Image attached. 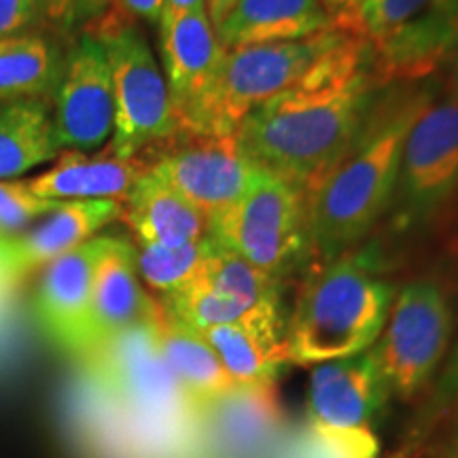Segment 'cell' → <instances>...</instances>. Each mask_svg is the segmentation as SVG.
I'll return each instance as SVG.
<instances>
[{
	"label": "cell",
	"instance_id": "10",
	"mask_svg": "<svg viewBox=\"0 0 458 458\" xmlns=\"http://www.w3.org/2000/svg\"><path fill=\"white\" fill-rule=\"evenodd\" d=\"M88 360L98 371L108 393L148 422H159L168 431H174L187 428L199 418L159 354L148 320Z\"/></svg>",
	"mask_w": 458,
	"mask_h": 458
},
{
	"label": "cell",
	"instance_id": "34",
	"mask_svg": "<svg viewBox=\"0 0 458 458\" xmlns=\"http://www.w3.org/2000/svg\"><path fill=\"white\" fill-rule=\"evenodd\" d=\"M238 0H206V13H208L210 21H213V26L216 28L223 21V17H225L229 11L233 9V4H236Z\"/></svg>",
	"mask_w": 458,
	"mask_h": 458
},
{
	"label": "cell",
	"instance_id": "23",
	"mask_svg": "<svg viewBox=\"0 0 458 458\" xmlns=\"http://www.w3.org/2000/svg\"><path fill=\"white\" fill-rule=\"evenodd\" d=\"M66 54L38 32L0 38V100L54 98Z\"/></svg>",
	"mask_w": 458,
	"mask_h": 458
},
{
	"label": "cell",
	"instance_id": "1",
	"mask_svg": "<svg viewBox=\"0 0 458 458\" xmlns=\"http://www.w3.org/2000/svg\"><path fill=\"white\" fill-rule=\"evenodd\" d=\"M380 88L374 47L344 32L291 88L246 114L236 131L240 147L310 196L351 145Z\"/></svg>",
	"mask_w": 458,
	"mask_h": 458
},
{
	"label": "cell",
	"instance_id": "32",
	"mask_svg": "<svg viewBox=\"0 0 458 458\" xmlns=\"http://www.w3.org/2000/svg\"><path fill=\"white\" fill-rule=\"evenodd\" d=\"M119 9L125 11L131 20H142L156 26L164 11V0H119Z\"/></svg>",
	"mask_w": 458,
	"mask_h": 458
},
{
	"label": "cell",
	"instance_id": "7",
	"mask_svg": "<svg viewBox=\"0 0 458 458\" xmlns=\"http://www.w3.org/2000/svg\"><path fill=\"white\" fill-rule=\"evenodd\" d=\"M458 193V98L445 91L416 119L386 208L394 236H420Z\"/></svg>",
	"mask_w": 458,
	"mask_h": 458
},
{
	"label": "cell",
	"instance_id": "3",
	"mask_svg": "<svg viewBox=\"0 0 458 458\" xmlns=\"http://www.w3.org/2000/svg\"><path fill=\"white\" fill-rule=\"evenodd\" d=\"M393 301L394 286L368 253L348 250L320 263L303 283L284 327L286 360L312 368L371 351Z\"/></svg>",
	"mask_w": 458,
	"mask_h": 458
},
{
	"label": "cell",
	"instance_id": "35",
	"mask_svg": "<svg viewBox=\"0 0 458 458\" xmlns=\"http://www.w3.org/2000/svg\"><path fill=\"white\" fill-rule=\"evenodd\" d=\"M359 3H363V0H320V4H323L325 11L331 15V20L342 13H348V11L357 7Z\"/></svg>",
	"mask_w": 458,
	"mask_h": 458
},
{
	"label": "cell",
	"instance_id": "11",
	"mask_svg": "<svg viewBox=\"0 0 458 458\" xmlns=\"http://www.w3.org/2000/svg\"><path fill=\"white\" fill-rule=\"evenodd\" d=\"M51 113L62 151L96 153L113 139L111 68L100 41L88 30L79 32L66 51Z\"/></svg>",
	"mask_w": 458,
	"mask_h": 458
},
{
	"label": "cell",
	"instance_id": "14",
	"mask_svg": "<svg viewBox=\"0 0 458 458\" xmlns=\"http://www.w3.org/2000/svg\"><path fill=\"white\" fill-rule=\"evenodd\" d=\"M113 236H96L43 267L34 314L43 334L62 351L85 357L94 274Z\"/></svg>",
	"mask_w": 458,
	"mask_h": 458
},
{
	"label": "cell",
	"instance_id": "25",
	"mask_svg": "<svg viewBox=\"0 0 458 458\" xmlns=\"http://www.w3.org/2000/svg\"><path fill=\"white\" fill-rule=\"evenodd\" d=\"M433 0H363L357 7L334 17L337 30L380 47L431 7Z\"/></svg>",
	"mask_w": 458,
	"mask_h": 458
},
{
	"label": "cell",
	"instance_id": "19",
	"mask_svg": "<svg viewBox=\"0 0 458 458\" xmlns=\"http://www.w3.org/2000/svg\"><path fill=\"white\" fill-rule=\"evenodd\" d=\"M122 219L139 244L182 246L208 236V219L148 165L122 199Z\"/></svg>",
	"mask_w": 458,
	"mask_h": 458
},
{
	"label": "cell",
	"instance_id": "8",
	"mask_svg": "<svg viewBox=\"0 0 458 458\" xmlns=\"http://www.w3.org/2000/svg\"><path fill=\"white\" fill-rule=\"evenodd\" d=\"M388 397L371 351L312 365L306 394L310 435L329 456L376 458V418Z\"/></svg>",
	"mask_w": 458,
	"mask_h": 458
},
{
	"label": "cell",
	"instance_id": "27",
	"mask_svg": "<svg viewBox=\"0 0 458 458\" xmlns=\"http://www.w3.org/2000/svg\"><path fill=\"white\" fill-rule=\"evenodd\" d=\"M458 414V344L428 388L416 416L401 435L399 448H411Z\"/></svg>",
	"mask_w": 458,
	"mask_h": 458
},
{
	"label": "cell",
	"instance_id": "31",
	"mask_svg": "<svg viewBox=\"0 0 458 458\" xmlns=\"http://www.w3.org/2000/svg\"><path fill=\"white\" fill-rule=\"evenodd\" d=\"M41 24L37 0H0V38L30 32Z\"/></svg>",
	"mask_w": 458,
	"mask_h": 458
},
{
	"label": "cell",
	"instance_id": "21",
	"mask_svg": "<svg viewBox=\"0 0 458 458\" xmlns=\"http://www.w3.org/2000/svg\"><path fill=\"white\" fill-rule=\"evenodd\" d=\"M139 159H122L111 153L64 151L43 174L34 176L28 185L37 196L55 202H119L128 196L130 187L145 172Z\"/></svg>",
	"mask_w": 458,
	"mask_h": 458
},
{
	"label": "cell",
	"instance_id": "30",
	"mask_svg": "<svg viewBox=\"0 0 458 458\" xmlns=\"http://www.w3.org/2000/svg\"><path fill=\"white\" fill-rule=\"evenodd\" d=\"M391 458H458V414L411 448H397Z\"/></svg>",
	"mask_w": 458,
	"mask_h": 458
},
{
	"label": "cell",
	"instance_id": "36",
	"mask_svg": "<svg viewBox=\"0 0 458 458\" xmlns=\"http://www.w3.org/2000/svg\"><path fill=\"white\" fill-rule=\"evenodd\" d=\"M206 9V0H164V11Z\"/></svg>",
	"mask_w": 458,
	"mask_h": 458
},
{
	"label": "cell",
	"instance_id": "4",
	"mask_svg": "<svg viewBox=\"0 0 458 458\" xmlns=\"http://www.w3.org/2000/svg\"><path fill=\"white\" fill-rule=\"evenodd\" d=\"M85 30L98 38L111 68L114 130L106 153L131 159L179 134L168 83L145 32L119 7H111Z\"/></svg>",
	"mask_w": 458,
	"mask_h": 458
},
{
	"label": "cell",
	"instance_id": "24",
	"mask_svg": "<svg viewBox=\"0 0 458 458\" xmlns=\"http://www.w3.org/2000/svg\"><path fill=\"white\" fill-rule=\"evenodd\" d=\"M213 250L215 240L210 236L182 246L139 244L136 267H139V276L151 289L168 295L202 276Z\"/></svg>",
	"mask_w": 458,
	"mask_h": 458
},
{
	"label": "cell",
	"instance_id": "29",
	"mask_svg": "<svg viewBox=\"0 0 458 458\" xmlns=\"http://www.w3.org/2000/svg\"><path fill=\"white\" fill-rule=\"evenodd\" d=\"M37 3L41 21L55 32L74 34L105 15L114 0H37Z\"/></svg>",
	"mask_w": 458,
	"mask_h": 458
},
{
	"label": "cell",
	"instance_id": "28",
	"mask_svg": "<svg viewBox=\"0 0 458 458\" xmlns=\"http://www.w3.org/2000/svg\"><path fill=\"white\" fill-rule=\"evenodd\" d=\"M62 202L37 196L28 182L0 181V236H15Z\"/></svg>",
	"mask_w": 458,
	"mask_h": 458
},
{
	"label": "cell",
	"instance_id": "18",
	"mask_svg": "<svg viewBox=\"0 0 458 458\" xmlns=\"http://www.w3.org/2000/svg\"><path fill=\"white\" fill-rule=\"evenodd\" d=\"M148 327L170 374L199 416L242 397L204 335L170 317L162 303L153 306Z\"/></svg>",
	"mask_w": 458,
	"mask_h": 458
},
{
	"label": "cell",
	"instance_id": "20",
	"mask_svg": "<svg viewBox=\"0 0 458 458\" xmlns=\"http://www.w3.org/2000/svg\"><path fill=\"white\" fill-rule=\"evenodd\" d=\"M334 26L320 0H238L215 28L223 49L300 41Z\"/></svg>",
	"mask_w": 458,
	"mask_h": 458
},
{
	"label": "cell",
	"instance_id": "6",
	"mask_svg": "<svg viewBox=\"0 0 458 458\" xmlns=\"http://www.w3.org/2000/svg\"><path fill=\"white\" fill-rule=\"evenodd\" d=\"M342 38L344 32L331 26L300 41L227 49L213 91L181 134H236L246 114L291 88Z\"/></svg>",
	"mask_w": 458,
	"mask_h": 458
},
{
	"label": "cell",
	"instance_id": "16",
	"mask_svg": "<svg viewBox=\"0 0 458 458\" xmlns=\"http://www.w3.org/2000/svg\"><path fill=\"white\" fill-rule=\"evenodd\" d=\"M199 334L242 394L266 393L289 363L280 303H266L238 323L219 325Z\"/></svg>",
	"mask_w": 458,
	"mask_h": 458
},
{
	"label": "cell",
	"instance_id": "33",
	"mask_svg": "<svg viewBox=\"0 0 458 458\" xmlns=\"http://www.w3.org/2000/svg\"><path fill=\"white\" fill-rule=\"evenodd\" d=\"M456 51H458V20L452 26L445 28L442 41H439V62H442V66L456 54Z\"/></svg>",
	"mask_w": 458,
	"mask_h": 458
},
{
	"label": "cell",
	"instance_id": "26",
	"mask_svg": "<svg viewBox=\"0 0 458 458\" xmlns=\"http://www.w3.org/2000/svg\"><path fill=\"white\" fill-rule=\"evenodd\" d=\"M198 280H204L215 289L236 297V300L249 303V306L280 303V283L283 280L257 270L249 261L240 259L238 255L229 253L216 242L213 255H210L202 276Z\"/></svg>",
	"mask_w": 458,
	"mask_h": 458
},
{
	"label": "cell",
	"instance_id": "22",
	"mask_svg": "<svg viewBox=\"0 0 458 458\" xmlns=\"http://www.w3.org/2000/svg\"><path fill=\"white\" fill-rule=\"evenodd\" d=\"M60 153L49 100H0V181L20 179Z\"/></svg>",
	"mask_w": 458,
	"mask_h": 458
},
{
	"label": "cell",
	"instance_id": "15",
	"mask_svg": "<svg viewBox=\"0 0 458 458\" xmlns=\"http://www.w3.org/2000/svg\"><path fill=\"white\" fill-rule=\"evenodd\" d=\"M122 216L119 202H62L43 219L15 236H0V286L15 284L43 270L57 257L77 249L114 219Z\"/></svg>",
	"mask_w": 458,
	"mask_h": 458
},
{
	"label": "cell",
	"instance_id": "17",
	"mask_svg": "<svg viewBox=\"0 0 458 458\" xmlns=\"http://www.w3.org/2000/svg\"><path fill=\"white\" fill-rule=\"evenodd\" d=\"M153 303L156 301L148 300L140 286L136 246L125 238L113 236L96 266L85 359L94 357L128 331L145 325L151 318Z\"/></svg>",
	"mask_w": 458,
	"mask_h": 458
},
{
	"label": "cell",
	"instance_id": "12",
	"mask_svg": "<svg viewBox=\"0 0 458 458\" xmlns=\"http://www.w3.org/2000/svg\"><path fill=\"white\" fill-rule=\"evenodd\" d=\"M181 140L148 165L174 187L206 219L244 196L257 165L240 147L236 134H176Z\"/></svg>",
	"mask_w": 458,
	"mask_h": 458
},
{
	"label": "cell",
	"instance_id": "37",
	"mask_svg": "<svg viewBox=\"0 0 458 458\" xmlns=\"http://www.w3.org/2000/svg\"><path fill=\"white\" fill-rule=\"evenodd\" d=\"M445 64H450V71H448V85H445V91L452 96H456L458 98V51L454 55L450 57Z\"/></svg>",
	"mask_w": 458,
	"mask_h": 458
},
{
	"label": "cell",
	"instance_id": "9",
	"mask_svg": "<svg viewBox=\"0 0 458 458\" xmlns=\"http://www.w3.org/2000/svg\"><path fill=\"white\" fill-rule=\"evenodd\" d=\"M452 327L450 300L435 280H414L399 291L371 348L388 394L410 401L431 388L444 368Z\"/></svg>",
	"mask_w": 458,
	"mask_h": 458
},
{
	"label": "cell",
	"instance_id": "13",
	"mask_svg": "<svg viewBox=\"0 0 458 458\" xmlns=\"http://www.w3.org/2000/svg\"><path fill=\"white\" fill-rule=\"evenodd\" d=\"M157 32L159 66L182 131L213 91L225 49L206 9L162 11Z\"/></svg>",
	"mask_w": 458,
	"mask_h": 458
},
{
	"label": "cell",
	"instance_id": "2",
	"mask_svg": "<svg viewBox=\"0 0 458 458\" xmlns=\"http://www.w3.org/2000/svg\"><path fill=\"white\" fill-rule=\"evenodd\" d=\"M435 96L431 77L377 91L351 145L308 196L312 255L320 263L352 250L385 216L405 139Z\"/></svg>",
	"mask_w": 458,
	"mask_h": 458
},
{
	"label": "cell",
	"instance_id": "5",
	"mask_svg": "<svg viewBox=\"0 0 458 458\" xmlns=\"http://www.w3.org/2000/svg\"><path fill=\"white\" fill-rule=\"evenodd\" d=\"M208 236L283 280L312 255L308 193L259 165L244 196L210 216Z\"/></svg>",
	"mask_w": 458,
	"mask_h": 458
}]
</instances>
